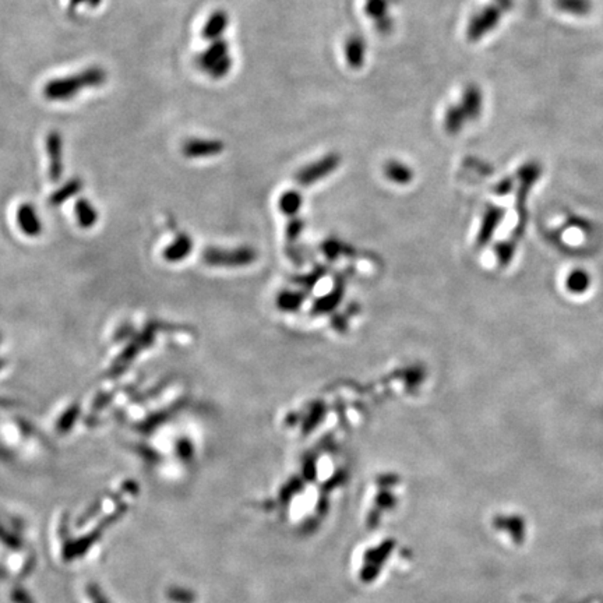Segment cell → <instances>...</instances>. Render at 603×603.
Listing matches in <instances>:
<instances>
[{
    "label": "cell",
    "instance_id": "cell-1",
    "mask_svg": "<svg viewBox=\"0 0 603 603\" xmlns=\"http://www.w3.org/2000/svg\"><path fill=\"white\" fill-rule=\"evenodd\" d=\"M136 480L125 479L113 490L102 495L89 510L84 511L74 524L76 534L103 532L105 528L119 521L139 497Z\"/></svg>",
    "mask_w": 603,
    "mask_h": 603
},
{
    "label": "cell",
    "instance_id": "cell-2",
    "mask_svg": "<svg viewBox=\"0 0 603 603\" xmlns=\"http://www.w3.org/2000/svg\"><path fill=\"white\" fill-rule=\"evenodd\" d=\"M108 73L99 66H91L77 74L53 79L44 86V96L49 101H69L84 89L101 87L106 83Z\"/></svg>",
    "mask_w": 603,
    "mask_h": 603
},
{
    "label": "cell",
    "instance_id": "cell-3",
    "mask_svg": "<svg viewBox=\"0 0 603 603\" xmlns=\"http://www.w3.org/2000/svg\"><path fill=\"white\" fill-rule=\"evenodd\" d=\"M196 62L197 66L214 80L224 79L231 72L233 64L228 43L225 40L213 41L210 47L197 56Z\"/></svg>",
    "mask_w": 603,
    "mask_h": 603
},
{
    "label": "cell",
    "instance_id": "cell-4",
    "mask_svg": "<svg viewBox=\"0 0 603 603\" xmlns=\"http://www.w3.org/2000/svg\"><path fill=\"white\" fill-rule=\"evenodd\" d=\"M256 259H257V254L252 247H237V249L210 247L203 254L204 263L213 267H243V266L252 264Z\"/></svg>",
    "mask_w": 603,
    "mask_h": 603
},
{
    "label": "cell",
    "instance_id": "cell-5",
    "mask_svg": "<svg viewBox=\"0 0 603 603\" xmlns=\"http://www.w3.org/2000/svg\"><path fill=\"white\" fill-rule=\"evenodd\" d=\"M339 162L341 157L338 154H328L319 161L300 169L296 175V182L302 186L315 185L325 176L331 175L339 167Z\"/></svg>",
    "mask_w": 603,
    "mask_h": 603
},
{
    "label": "cell",
    "instance_id": "cell-6",
    "mask_svg": "<svg viewBox=\"0 0 603 603\" xmlns=\"http://www.w3.org/2000/svg\"><path fill=\"white\" fill-rule=\"evenodd\" d=\"M225 150L222 141L217 139H188L182 145L186 158H210L221 154Z\"/></svg>",
    "mask_w": 603,
    "mask_h": 603
},
{
    "label": "cell",
    "instance_id": "cell-7",
    "mask_svg": "<svg viewBox=\"0 0 603 603\" xmlns=\"http://www.w3.org/2000/svg\"><path fill=\"white\" fill-rule=\"evenodd\" d=\"M47 152L49 157V176L52 182H57L63 174V139L56 130H52L47 137Z\"/></svg>",
    "mask_w": 603,
    "mask_h": 603
},
{
    "label": "cell",
    "instance_id": "cell-8",
    "mask_svg": "<svg viewBox=\"0 0 603 603\" xmlns=\"http://www.w3.org/2000/svg\"><path fill=\"white\" fill-rule=\"evenodd\" d=\"M500 18V13L495 7H488L478 16H475L468 28V37L472 40H478L483 37L488 31L493 30Z\"/></svg>",
    "mask_w": 603,
    "mask_h": 603
},
{
    "label": "cell",
    "instance_id": "cell-9",
    "mask_svg": "<svg viewBox=\"0 0 603 603\" xmlns=\"http://www.w3.org/2000/svg\"><path fill=\"white\" fill-rule=\"evenodd\" d=\"M17 225L20 228V231L24 233L28 237H35L40 233L43 232V224L41 220L37 214L35 207H33L28 203L21 204L17 208Z\"/></svg>",
    "mask_w": 603,
    "mask_h": 603
},
{
    "label": "cell",
    "instance_id": "cell-10",
    "mask_svg": "<svg viewBox=\"0 0 603 603\" xmlns=\"http://www.w3.org/2000/svg\"><path fill=\"white\" fill-rule=\"evenodd\" d=\"M230 26V16L225 10H215L207 20V23L203 27V38L207 41H217L221 40L222 34L227 31Z\"/></svg>",
    "mask_w": 603,
    "mask_h": 603
},
{
    "label": "cell",
    "instance_id": "cell-11",
    "mask_svg": "<svg viewBox=\"0 0 603 603\" xmlns=\"http://www.w3.org/2000/svg\"><path fill=\"white\" fill-rule=\"evenodd\" d=\"M193 250V240L188 235L181 233L162 253L164 259L169 263H178L185 260Z\"/></svg>",
    "mask_w": 603,
    "mask_h": 603
},
{
    "label": "cell",
    "instance_id": "cell-12",
    "mask_svg": "<svg viewBox=\"0 0 603 603\" xmlns=\"http://www.w3.org/2000/svg\"><path fill=\"white\" fill-rule=\"evenodd\" d=\"M164 601L167 603H198V595L190 587L172 584L164 590Z\"/></svg>",
    "mask_w": 603,
    "mask_h": 603
},
{
    "label": "cell",
    "instance_id": "cell-13",
    "mask_svg": "<svg viewBox=\"0 0 603 603\" xmlns=\"http://www.w3.org/2000/svg\"><path fill=\"white\" fill-rule=\"evenodd\" d=\"M384 174L388 181L397 185H408L412 182V178H414L412 169L400 161L387 162L384 167Z\"/></svg>",
    "mask_w": 603,
    "mask_h": 603
},
{
    "label": "cell",
    "instance_id": "cell-14",
    "mask_svg": "<svg viewBox=\"0 0 603 603\" xmlns=\"http://www.w3.org/2000/svg\"><path fill=\"white\" fill-rule=\"evenodd\" d=\"M345 56L348 63L358 69L364 64L366 56V44L361 37H351L345 44Z\"/></svg>",
    "mask_w": 603,
    "mask_h": 603
},
{
    "label": "cell",
    "instance_id": "cell-15",
    "mask_svg": "<svg viewBox=\"0 0 603 603\" xmlns=\"http://www.w3.org/2000/svg\"><path fill=\"white\" fill-rule=\"evenodd\" d=\"M74 211H76V218L77 222L81 228L84 230H90L98 221V213L95 210L93 204L87 200V198H79L76 205H74Z\"/></svg>",
    "mask_w": 603,
    "mask_h": 603
},
{
    "label": "cell",
    "instance_id": "cell-16",
    "mask_svg": "<svg viewBox=\"0 0 603 603\" xmlns=\"http://www.w3.org/2000/svg\"><path fill=\"white\" fill-rule=\"evenodd\" d=\"M482 103H483L482 102V93L478 87L470 86L465 90L461 106H463L468 119H476L480 115Z\"/></svg>",
    "mask_w": 603,
    "mask_h": 603
},
{
    "label": "cell",
    "instance_id": "cell-17",
    "mask_svg": "<svg viewBox=\"0 0 603 603\" xmlns=\"http://www.w3.org/2000/svg\"><path fill=\"white\" fill-rule=\"evenodd\" d=\"M466 119H468V116H466L463 106L461 105H454V106H450L447 109V112H446L444 126H446V129H447L449 133L454 135V133L460 132L464 128Z\"/></svg>",
    "mask_w": 603,
    "mask_h": 603
},
{
    "label": "cell",
    "instance_id": "cell-18",
    "mask_svg": "<svg viewBox=\"0 0 603 603\" xmlns=\"http://www.w3.org/2000/svg\"><path fill=\"white\" fill-rule=\"evenodd\" d=\"M83 188V182L79 178H74L72 181H69L66 185L62 186L59 190H56L52 197H50V204L52 205H60L63 204L66 200H69L70 197H73L74 194H77L80 190Z\"/></svg>",
    "mask_w": 603,
    "mask_h": 603
},
{
    "label": "cell",
    "instance_id": "cell-19",
    "mask_svg": "<svg viewBox=\"0 0 603 603\" xmlns=\"http://www.w3.org/2000/svg\"><path fill=\"white\" fill-rule=\"evenodd\" d=\"M81 599L83 603H113L103 588L94 581L84 584L81 590Z\"/></svg>",
    "mask_w": 603,
    "mask_h": 603
},
{
    "label": "cell",
    "instance_id": "cell-20",
    "mask_svg": "<svg viewBox=\"0 0 603 603\" xmlns=\"http://www.w3.org/2000/svg\"><path fill=\"white\" fill-rule=\"evenodd\" d=\"M500 218H502V211L500 210L492 208V210L488 211V214L485 215V220H483L482 230L479 232V242L480 243H486L489 240V237L492 236V233L496 230Z\"/></svg>",
    "mask_w": 603,
    "mask_h": 603
},
{
    "label": "cell",
    "instance_id": "cell-21",
    "mask_svg": "<svg viewBox=\"0 0 603 603\" xmlns=\"http://www.w3.org/2000/svg\"><path fill=\"white\" fill-rule=\"evenodd\" d=\"M302 205V197L298 191H288L279 200V207L286 215H293Z\"/></svg>",
    "mask_w": 603,
    "mask_h": 603
},
{
    "label": "cell",
    "instance_id": "cell-22",
    "mask_svg": "<svg viewBox=\"0 0 603 603\" xmlns=\"http://www.w3.org/2000/svg\"><path fill=\"white\" fill-rule=\"evenodd\" d=\"M305 296L299 292H282L277 299V305L282 310H296L303 303Z\"/></svg>",
    "mask_w": 603,
    "mask_h": 603
},
{
    "label": "cell",
    "instance_id": "cell-23",
    "mask_svg": "<svg viewBox=\"0 0 603 603\" xmlns=\"http://www.w3.org/2000/svg\"><path fill=\"white\" fill-rule=\"evenodd\" d=\"M387 0H366V13L377 21H383L387 14Z\"/></svg>",
    "mask_w": 603,
    "mask_h": 603
},
{
    "label": "cell",
    "instance_id": "cell-24",
    "mask_svg": "<svg viewBox=\"0 0 603 603\" xmlns=\"http://www.w3.org/2000/svg\"><path fill=\"white\" fill-rule=\"evenodd\" d=\"M9 602L10 603H37L35 599L31 597V594L21 588V587H14L9 591Z\"/></svg>",
    "mask_w": 603,
    "mask_h": 603
},
{
    "label": "cell",
    "instance_id": "cell-25",
    "mask_svg": "<svg viewBox=\"0 0 603 603\" xmlns=\"http://www.w3.org/2000/svg\"><path fill=\"white\" fill-rule=\"evenodd\" d=\"M77 417V410L72 408L69 412H64V415L59 420V430L60 432H69L74 423V419Z\"/></svg>",
    "mask_w": 603,
    "mask_h": 603
},
{
    "label": "cell",
    "instance_id": "cell-26",
    "mask_svg": "<svg viewBox=\"0 0 603 603\" xmlns=\"http://www.w3.org/2000/svg\"><path fill=\"white\" fill-rule=\"evenodd\" d=\"M302 228H303V224L300 222V221H298V220H293L291 224H289V227H288V237L289 239H296L298 237V235L302 231Z\"/></svg>",
    "mask_w": 603,
    "mask_h": 603
},
{
    "label": "cell",
    "instance_id": "cell-27",
    "mask_svg": "<svg viewBox=\"0 0 603 603\" xmlns=\"http://www.w3.org/2000/svg\"><path fill=\"white\" fill-rule=\"evenodd\" d=\"M101 3H102V0H70V7L74 9V7L81 6V4H87L90 7H98Z\"/></svg>",
    "mask_w": 603,
    "mask_h": 603
}]
</instances>
